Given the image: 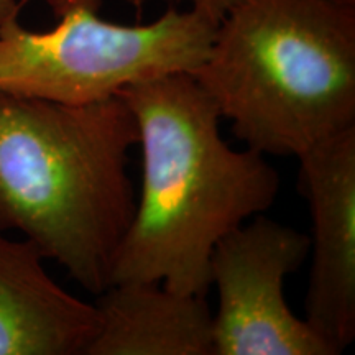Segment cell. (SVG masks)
Instances as JSON below:
<instances>
[{
	"label": "cell",
	"mask_w": 355,
	"mask_h": 355,
	"mask_svg": "<svg viewBox=\"0 0 355 355\" xmlns=\"http://www.w3.org/2000/svg\"><path fill=\"white\" fill-rule=\"evenodd\" d=\"M117 96L135 117L144 178L110 285L150 282L206 296L212 250L273 206L278 171L265 155L224 140L219 110L191 73L146 79Z\"/></svg>",
	"instance_id": "cell-1"
},
{
	"label": "cell",
	"mask_w": 355,
	"mask_h": 355,
	"mask_svg": "<svg viewBox=\"0 0 355 355\" xmlns=\"http://www.w3.org/2000/svg\"><path fill=\"white\" fill-rule=\"evenodd\" d=\"M99 327L86 355H212V311L204 296L150 282L99 293Z\"/></svg>",
	"instance_id": "cell-8"
},
{
	"label": "cell",
	"mask_w": 355,
	"mask_h": 355,
	"mask_svg": "<svg viewBox=\"0 0 355 355\" xmlns=\"http://www.w3.org/2000/svg\"><path fill=\"white\" fill-rule=\"evenodd\" d=\"M127 2L135 8H139V10H141L146 3L153 2V0H127ZM165 2H178V3L188 2L193 10L202 13V15H206L207 19H211L212 21H216V24H219V20L225 15V13H227L229 8L232 7L237 0H165Z\"/></svg>",
	"instance_id": "cell-9"
},
{
	"label": "cell",
	"mask_w": 355,
	"mask_h": 355,
	"mask_svg": "<svg viewBox=\"0 0 355 355\" xmlns=\"http://www.w3.org/2000/svg\"><path fill=\"white\" fill-rule=\"evenodd\" d=\"M298 159L313 230L304 321L336 355L355 339V127Z\"/></svg>",
	"instance_id": "cell-6"
},
{
	"label": "cell",
	"mask_w": 355,
	"mask_h": 355,
	"mask_svg": "<svg viewBox=\"0 0 355 355\" xmlns=\"http://www.w3.org/2000/svg\"><path fill=\"white\" fill-rule=\"evenodd\" d=\"M30 241L0 234V355H86L99 327L96 304L60 286Z\"/></svg>",
	"instance_id": "cell-7"
},
{
	"label": "cell",
	"mask_w": 355,
	"mask_h": 355,
	"mask_svg": "<svg viewBox=\"0 0 355 355\" xmlns=\"http://www.w3.org/2000/svg\"><path fill=\"white\" fill-rule=\"evenodd\" d=\"M28 0H0V26L13 17H20L21 8Z\"/></svg>",
	"instance_id": "cell-10"
},
{
	"label": "cell",
	"mask_w": 355,
	"mask_h": 355,
	"mask_svg": "<svg viewBox=\"0 0 355 355\" xmlns=\"http://www.w3.org/2000/svg\"><path fill=\"white\" fill-rule=\"evenodd\" d=\"M56 25L32 32L13 17L0 26V91L91 104L166 74H193L209 53L216 21L170 7L152 24L101 17L104 0H46Z\"/></svg>",
	"instance_id": "cell-4"
},
{
	"label": "cell",
	"mask_w": 355,
	"mask_h": 355,
	"mask_svg": "<svg viewBox=\"0 0 355 355\" xmlns=\"http://www.w3.org/2000/svg\"><path fill=\"white\" fill-rule=\"evenodd\" d=\"M193 76L247 148L298 158L355 127V6L237 0Z\"/></svg>",
	"instance_id": "cell-3"
},
{
	"label": "cell",
	"mask_w": 355,
	"mask_h": 355,
	"mask_svg": "<svg viewBox=\"0 0 355 355\" xmlns=\"http://www.w3.org/2000/svg\"><path fill=\"white\" fill-rule=\"evenodd\" d=\"M137 144L121 96L63 104L0 91V234L19 230L99 295L135 214Z\"/></svg>",
	"instance_id": "cell-2"
},
{
	"label": "cell",
	"mask_w": 355,
	"mask_h": 355,
	"mask_svg": "<svg viewBox=\"0 0 355 355\" xmlns=\"http://www.w3.org/2000/svg\"><path fill=\"white\" fill-rule=\"evenodd\" d=\"M309 248V235L263 214L217 242L209 260L219 298L212 355H334L285 298V279Z\"/></svg>",
	"instance_id": "cell-5"
},
{
	"label": "cell",
	"mask_w": 355,
	"mask_h": 355,
	"mask_svg": "<svg viewBox=\"0 0 355 355\" xmlns=\"http://www.w3.org/2000/svg\"><path fill=\"white\" fill-rule=\"evenodd\" d=\"M340 2L349 3V6H355V0H340Z\"/></svg>",
	"instance_id": "cell-11"
}]
</instances>
